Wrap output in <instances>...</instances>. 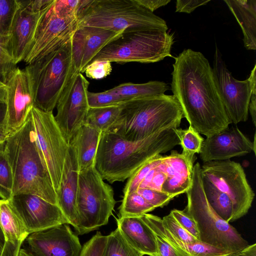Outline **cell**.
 Wrapping results in <instances>:
<instances>
[{"mask_svg": "<svg viewBox=\"0 0 256 256\" xmlns=\"http://www.w3.org/2000/svg\"><path fill=\"white\" fill-rule=\"evenodd\" d=\"M6 241L2 233V232L0 228V256H2L4 250Z\"/></svg>", "mask_w": 256, "mask_h": 256, "instance_id": "db71d44e", "label": "cell"}, {"mask_svg": "<svg viewBox=\"0 0 256 256\" xmlns=\"http://www.w3.org/2000/svg\"><path fill=\"white\" fill-rule=\"evenodd\" d=\"M155 208L135 191L124 194L119 207V214L121 218L140 217Z\"/></svg>", "mask_w": 256, "mask_h": 256, "instance_id": "4dcf8cb0", "label": "cell"}, {"mask_svg": "<svg viewBox=\"0 0 256 256\" xmlns=\"http://www.w3.org/2000/svg\"><path fill=\"white\" fill-rule=\"evenodd\" d=\"M254 151L256 154V134L254 142L246 137L236 126L221 131L204 140L200 157L204 162L230 160Z\"/></svg>", "mask_w": 256, "mask_h": 256, "instance_id": "ac0fdd59", "label": "cell"}, {"mask_svg": "<svg viewBox=\"0 0 256 256\" xmlns=\"http://www.w3.org/2000/svg\"><path fill=\"white\" fill-rule=\"evenodd\" d=\"M88 99L90 108H100L118 105L130 100L112 93L108 90L100 92L88 91Z\"/></svg>", "mask_w": 256, "mask_h": 256, "instance_id": "d590c367", "label": "cell"}, {"mask_svg": "<svg viewBox=\"0 0 256 256\" xmlns=\"http://www.w3.org/2000/svg\"><path fill=\"white\" fill-rule=\"evenodd\" d=\"M202 182L206 199L214 211L226 222H232L234 210L230 198L202 176Z\"/></svg>", "mask_w": 256, "mask_h": 256, "instance_id": "f1b7e54d", "label": "cell"}, {"mask_svg": "<svg viewBox=\"0 0 256 256\" xmlns=\"http://www.w3.org/2000/svg\"><path fill=\"white\" fill-rule=\"evenodd\" d=\"M174 131L180 140L182 151V154L190 162L194 164L195 154H200L204 139L192 128L186 129L176 128Z\"/></svg>", "mask_w": 256, "mask_h": 256, "instance_id": "1f68e13d", "label": "cell"}, {"mask_svg": "<svg viewBox=\"0 0 256 256\" xmlns=\"http://www.w3.org/2000/svg\"><path fill=\"white\" fill-rule=\"evenodd\" d=\"M72 39L24 68L32 86L34 106L38 109L52 112L64 88L75 74Z\"/></svg>", "mask_w": 256, "mask_h": 256, "instance_id": "8992f818", "label": "cell"}, {"mask_svg": "<svg viewBox=\"0 0 256 256\" xmlns=\"http://www.w3.org/2000/svg\"><path fill=\"white\" fill-rule=\"evenodd\" d=\"M106 241V236L97 232L82 246L79 256H102Z\"/></svg>", "mask_w": 256, "mask_h": 256, "instance_id": "ab89813d", "label": "cell"}, {"mask_svg": "<svg viewBox=\"0 0 256 256\" xmlns=\"http://www.w3.org/2000/svg\"><path fill=\"white\" fill-rule=\"evenodd\" d=\"M240 26L245 48L256 50V0H224Z\"/></svg>", "mask_w": 256, "mask_h": 256, "instance_id": "484cf974", "label": "cell"}, {"mask_svg": "<svg viewBox=\"0 0 256 256\" xmlns=\"http://www.w3.org/2000/svg\"><path fill=\"white\" fill-rule=\"evenodd\" d=\"M172 66L171 89L190 126L206 138L228 128L231 122L204 55L184 50L175 58Z\"/></svg>", "mask_w": 256, "mask_h": 256, "instance_id": "6da1fadb", "label": "cell"}, {"mask_svg": "<svg viewBox=\"0 0 256 256\" xmlns=\"http://www.w3.org/2000/svg\"><path fill=\"white\" fill-rule=\"evenodd\" d=\"M163 161L167 177L162 190L174 198L186 192L192 184L194 164L175 150L164 156Z\"/></svg>", "mask_w": 256, "mask_h": 256, "instance_id": "7402d4cb", "label": "cell"}, {"mask_svg": "<svg viewBox=\"0 0 256 256\" xmlns=\"http://www.w3.org/2000/svg\"><path fill=\"white\" fill-rule=\"evenodd\" d=\"M131 246L117 228L106 236V241L102 256H143Z\"/></svg>", "mask_w": 256, "mask_h": 256, "instance_id": "d6a6232c", "label": "cell"}, {"mask_svg": "<svg viewBox=\"0 0 256 256\" xmlns=\"http://www.w3.org/2000/svg\"><path fill=\"white\" fill-rule=\"evenodd\" d=\"M116 222L122 236L134 249L144 255H156L155 236L141 217H120Z\"/></svg>", "mask_w": 256, "mask_h": 256, "instance_id": "cb8c5ba5", "label": "cell"}, {"mask_svg": "<svg viewBox=\"0 0 256 256\" xmlns=\"http://www.w3.org/2000/svg\"><path fill=\"white\" fill-rule=\"evenodd\" d=\"M162 223L164 228L170 234L185 243L200 241L184 228L170 213L162 218Z\"/></svg>", "mask_w": 256, "mask_h": 256, "instance_id": "f35d334b", "label": "cell"}, {"mask_svg": "<svg viewBox=\"0 0 256 256\" xmlns=\"http://www.w3.org/2000/svg\"><path fill=\"white\" fill-rule=\"evenodd\" d=\"M16 64L10 51L8 42L0 41V82L4 85Z\"/></svg>", "mask_w": 256, "mask_h": 256, "instance_id": "8d00e7d4", "label": "cell"}, {"mask_svg": "<svg viewBox=\"0 0 256 256\" xmlns=\"http://www.w3.org/2000/svg\"><path fill=\"white\" fill-rule=\"evenodd\" d=\"M6 138L3 134L0 132V154L4 152Z\"/></svg>", "mask_w": 256, "mask_h": 256, "instance_id": "11a10c76", "label": "cell"}, {"mask_svg": "<svg viewBox=\"0 0 256 256\" xmlns=\"http://www.w3.org/2000/svg\"><path fill=\"white\" fill-rule=\"evenodd\" d=\"M88 86L89 82L82 73L74 74L56 104L54 118L68 144L83 125L90 108Z\"/></svg>", "mask_w": 256, "mask_h": 256, "instance_id": "5bb4252c", "label": "cell"}, {"mask_svg": "<svg viewBox=\"0 0 256 256\" xmlns=\"http://www.w3.org/2000/svg\"><path fill=\"white\" fill-rule=\"evenodd\" d=\"M164 156L160 154L152 158L141 166L132 176L126 184L124 190V194L136 191L148 174L154 168L159 165L162 161Z\"/></svg>", "mask_w": 256, "mask_h": 256, "instance_id": "e575fe53", "label": "cell"}, {"mask_svg": "<svg viewBox=\"0 0 256 256\" xmlns=\"http://www.w3.org/2000/svg\"><path fill=\"white\" fill-rule=\"evenodd\" d=\"M116 204L112 188L104 182L95 166L78 172L77 234H87L106 224Z\"/></svg>", "mask_w": 256, "mask_h": 256, "instance_id": "30bf717a", "label": "cell"}, {"mask_svg": "<svg viewBox=\"0 0 256 256\" xmlns=\"http://www.w3.org/2000/svg\"><path fill=\"white\" fill-rule=\"evenodd\" d=\"M210 0H177L176 12L190 14L197 8L207 4Z\"/></svg>", "mask_w": 256, "mask_h": 256, "instance_id": "bcb514c9", "label": "cell"}, {"mask_svg": "<svg viewBox=\"0 0 256 256\" xmlns=\"http://www.w3.org/2000/svg\"><path fill=\"white\" fill-rule=\"evenodd\" d=\"M11 199L29 234L56 226L68 224L58 204L33 194H18Z\"/></svg>", "mask_w": 256, "mask_h": 256, "instance_id": "e0dca14e", "label": "cell"}, {"mask_svg": "<svg viewBox=\"0 0 256 256\" xmlns=\"http://www.w3.org/2000/svg\"><path fill=\"white\" fill-rule=\"evenodd\" d=\"M6 104L0 103V132L2 134H3V126L6 116Z\"/></svg>", "mask_w": 256, "mask_h": 256, "instance_id": "816d5d0a", "label": "cell"}, {"mask_svg": "<svg viewBox=\"0 0 256 256\" xmlns=\"http://www.w3.org/2000/svg\"><path fill=\"white\" fill-rule=\"evenodd\" d=\"M22 244H12L6 242L5 246L1 256H18Z\"/></svg>", "mask_w": 256, "mask_h": 256, "instance_id": "c3c4849f", "label": "cell"}, {"mask_svg": "<svg viewBox=\"0 0 256 256\" xmlns=\"http://www.w3.org/2000/svg\"><path fill=\"white\" fill-rule=\"evenodd\" d=\"M6 86V111L3 134L8 137L18 130L26 122L34 106V96L25 69L17 67L10 74Z\"/></svg>", "mask_w": 256, "mask_h": 256, "instance_id": "9a60e30c", "label": "cell"}, {"mask_svg": "<svg viewBox=\"0 0 256 256\" xmlns=\"http://www.w3.org/2000/svg\"><path fill=\"white\" fill-rule=\"evenodd\" d=\"M18 0H0V41L8 42Z\"/></svg>", "mask_w": 256, "mask_h": 256, "instance_id": "836d02e7", "label": "cell"}, {"mask_svg": "<svg viewBox=\"0 0 256 256\" xmlns=\"http://www.w3.org/2000/svg\"><path fill=\"white\" fill-rule=\"evenodd\" d=\"M166 177L165 164L162 160V162L154 168L153 176L146 188L162 191V186Z\"/></svg>", "mask_w": 256, "mask_h": 256, "instance_id": "ee69618b", "label": "cell"}, {"mask_svg": "<svg viewBox=\"0 0 256 256\" xmlns=\"http://www.w3.org/2000/svg\"><path fill=\"white\" fill-rule=\"evenodd\" d=\"M30 115L38 148L57 192L70 145L52 112H44L34 106Z\"/></svg>", "mask_w": 256, "mask_h": 256, "instance_id": "7c38bea8", "label": "cell"}, {"mask_svg": "<svg viewBox=\"0 0 256 256\" xmlns=\"http://www.w3.org/2000/svg\"><path fill=\"white\" fill-rule=\"evenodd\" d=\"M168 90L167 84L154 80L142 84L124 83L108 90L123 98L132 99L164 94Z\"/></svg>", "mask_w": 256, "mask_h": 256, "instance_id": "83f0119b", "label": "cell"}, {"mask_svg": "<svg viewBox=\"0 0 256 256\" xmlns=\"http://www.w3.org/2000/svg\"><path fill=\"white\" fill-rule=\"evenodd\" d=\"M120 105V114L107 131L129 140L144 139L164 129L178 128L184 118L182 108L173 95L132 98Z\"/></svg>", "mask_w": 256, "mask_h": 256, "instance_id": "277c9868", "label": "cell"}, {"mask_svg": "<svg viewBox=\"0 0 256 256\" xmlns=\"http://www.w3.org/2000/svg\"><path fill=\"white\" fill-rule=\"evenodd\" d=\"M136 192L156 208L166 206L174 198L162 191L148 188H140Z\"/></svg>", "mask_w": 256, "mask_h": 256, "instance_id": "60d3db41", "label": "cell"}, {"mask_svg": "<svg viewBox=\"0 0 256 256\" xmlns=\"http://www.w3.org/2000/svg\"><path fill=\"white\" fill-rule=\"evenodd\" d=\"M170 213L184 228L200 240V234L196 222L190 215L184 210L177 209L172 210Z\"/></svg>", "mask_w": 256, "mask_h": 256, "instance_id": "7bdbcfd3", "label": "cell"}, {"mask_svg": "<svg viewBox=\"0 0 256 256\" xmlns=\"http://www.w3.org/2000/svg\"><path fill=\"white\" fill-rule=\"evenodd\" d=\"M152 232L155 236L156 244L157 254L156 256H182L162 236Z\"/></svg>", "mask_w": 256, "mask_h": 256, "instance_id": "f6af8a7d", "label": "cell"}, {"mask_svg": "<svg viewBox=\"0 0 256 256\" xmlns=\"http://www.w3.org/2000/svg\"><path fill=\"white\" fill-rule=\"evenodd\" d=\"M13 178L10 164L4 153L0 154V198H12Z\"/></svg>", "mask_w": 256, "mask_h": 256, "instance_id": "74e56055", "label": "cell"}, {"mask_svg": "<svg viewBox=\"0 0 256 256\" xmlns=\"http://www.w3.org/2000/svg\"><path fill=\"white\" fill-rule=\"evenodd\" d=\"M78 26H95L122 32L129 28L167 32L166 21L136 0H82L78 12Z\"/></svg>", "mask_w": 256, "mask_h": 256, "instance_id": "5b68a950", "label": "cell"}, {"mask_svg": "<svg viewBox=\"0 0 256 256\" xmlns=\"http://www.w3.org/2000/svg\"><path fill=\"white\" fill-rule=\"evenodd\" d=\"M122 32H116L91 26H78L72 39L74 74L84 72L86 66L96 54Z\"/></svg>", "mask_w": 256, "mask_h": 256, "instance_id": "d6986e66", "label": "cell"}, {"mask_svg": "<svg viewBox=\"0 0 256 256\" xmlns=\"http://www.w3.org/2000/svg\"><path fill=\"white\" fill-rule=\"evenodd\" d=\"M248 112H250L252 122L256 126V90L252 92L248 106Z\"/></svg>", "mask_w": 256, "mask_h": 256, "instance_id": "f907efd6", "label": "cell"}, {"mask_svg": "<svg viewBox=\"0 0 256 256\" xmlns=\"http://www.w3.org/2000/svg\"><path fill=\"white\" fill-rule=\"evenodd\" d=\"M175 128L164 129L138 140H126L110 131L102 132L96 169L110 184L124 182L152 158L180 145Z\"/></svg>", "mask_w": 256, "mask_h": 256, "instance_id": "7a4b0ae2", "label": "cell"}, {"mask_svg": "<svg viewBox=\"0 0 256 256\" xmlns=\"http://www.w3.org/2000/svg\"><path fill=\"white\" fill-rule=\"evenodd\" d=\"M8 40L10 51L16 64L23 61L30 46L41 15L42 10L35 11L25 0H18Z\"/></svg>", "mask_w": 256, "mask_h": 256, "instance_id": "ffe728a7", "label": "cell"}, {"mask_svg": "<svg viewBox=\"0 0 256 256\" xmlns=\"http://www.w3.org/2000/svg\"><path fill=\"white\" fill-rule=\"evenodd\" d=\"M22 244L32 256H79V238L68 224H64L30 234Z\"/></svg>", "mask_w": 256, "mask_h": 256, "instance_id": "2e32d148", "label": "cell"}, {"mask_svg": "<svg viewBox=\"0 0 256 256\" xmlns=\"http://www.w3.org/2000/svg\"><path fill=\"white\" fill-rule=\"evenodd\" d=\"M212 69L218 90L231 123L246 122L250 99L252 92L256 90V64L247 79L238 80L226 68L216 46Z\"/></svg>", "mask_w": 256, "mask_h": 256, "instance_id": "4fadbf2b", "label": "cell"}, {"mask_svg": "<svg viewBox=\"0 0 256 256\" xmlns=\"http://www.w3.org/2000/svg\"><path fill=\"white\" fill-rule=\"evenodd\" d=\"M186 193L187 204L184 210L196 222L200 241L232 252L248 245L236 228L220 218L210 205L198 162L193 166L192 184Z\"/></svg>", "mask_w": 256, "mask_h": 256, "instance_id": "52a82bcc", "label": "cell"}, {"mask_svg": "<svg viewBox=\"0 0 256 256\" xmlns=\"http://www.w3.org/2000/svg\"><path fill=\"white\" fill-rule=\"evenodd\" d=\"M141 218L152 232L162 236L182 256H226L232 253L201 241L186 244L178 240L164 228L162 218L157 216L148 213Z\"/></svg>", "mask_w": 256, "mask_h": 256, "instance_id": "603a6c76", "label": "cell"}, {"mask_svg": "<svg viewBox=\"0 0 256 256\" xmlns=\"http://www.w3.org/2000/svg\"><path fill=\"white\" fill-rule=\"evenodd\" d=\"M18 256H32L24 249L20 248Z\"/></svg>", "mask_w": 256, "mask_h": 256, "instance_id": "9f6ffc18", "label": "cell"}, {"mask_svg": "<svg viewBox=\"0 0 256 256\" xmlns=\"http://www.w3.org/2000/svg\"><path fill=\"white\" fill-rule=\"evenodd\" d=\"M200 170L202 177L230 199L234 210L232 222L248 213L254 194L240 163L230 159L210 161L204 162Z\"/></svg>", "mask_w": 256, "mask_h": 256, "instance_id": "8fae6325", "label": "cell"}, {"mask_svg": "<svg viewBox=\"0 0 256 256\" xmlns=\"http://www.w3.org/2000/svg\"><path fill=\"white\" fill-rule=\"evenodd\" d=\"M0 86H5L0 82Z\"/></svg>", "mask_w": 256, "mask_h": 256, "instance_id": "6f0895ef", "label": "cell"}, {"mask_svg": "<svg viewBox=\"0 0 256 256\" xmlns=\"http://www.w3.org/2000/svg\"><path fill=\"white\" fill-rule=\"evenodd\" d=\"M6 86H0V103L6 102Z\"/></svg>", "mask_w": 256, "mask_h": 256, "instance_id": "f5cc1de1", "label": "cell"}, {"mask_svg": "<svg viewBox=\"0 0 256 256\" xmlns=\"http://www.w3.org/2000/svg\"><path fill=\"white\" fill-rule=\"evenodd\" d=\"M81 0H52L42 11L23 61L28 64L68 42L78 26Z\"/></svg>", "mask_w": 256, "mask_h": 256, "instance_id": "9c48e42d", "label": "cell"}, {"mask_svg": "<svg viewBox=\"0 0 256 256\" xmlns=\"http://www.w3.org/2000/svg\"><path fill=\"white\" fill-rule=\"evenodd\" d=\"M226 256H256V244H248L244 248L233 252Z\"/></svg>", "mask_w": 256, "mask_h": 256, "instance_id": "681fc988", "label": "cell"}, {"mask_svg": "<svg viewBox=\"0 0 256 256\" xmlns=\"http://www.w3.org/2000/svg\"><path fill=\"white\" fill-rule=\"evenodd\" d=\"M78 178V169L76 156L73 149L70 146L56 194L58 206L68 224L72 226L75 230L78 224L76 200Z\"/></svg>", "mask_w": 256, "mask_h": 256, "instance_id": "44dd1931", "label": "cell"}, {"mask_svg": "<svg viewBox=\"0 0 256 256\" xmlns=\"http://www.w3.org/2000/svg\"><path fill=\"white\" fill-rule=\"evenodd\" d=\"M140 6L154 13L158 8L164 6L170 2V0H136Z\"/></svg>", "mask_w": 256, "mask_h": 256, "instance_id": "7dc6e473", "label": "cell"}, {"mask_svg": "<svg viewBox=\"0 0 256 256\" xmlns=\"http://www.w3.org/2000/svg\"><path fill=\"white\" fill-rule=\"evenodd\" d=\"M174 42L172 34L158 30L140 28L124 30L109 42L94 58V60L152 63L170 54Z\"/></svg>", "mask_w": 256, "mask_h": 256, "instance_id": "ba28073f", "label": "cell"}, {"mask_svg": "<svg viewBox=\"0 0 256 256\" xmlns=\"http://www.w3.org/2000/svg\"><path fill=\"white\" fill-rule=\"evenodd\" d=\"M120 109V104L105 107L90 108L84 124L92 126L102 132L107 131L117 120Z\"/></svg>", "mask_w": 256, "mask_h": 256, "instance_id": "f546056e", "label": "cell"}, {"mask_svg": "<svg viewBox=\"0 0 256 256\" xmlns=\"http://www.w3.org/2000/svg\"><path fill=\"white\" fill-rule=\"evenodd\" d=\"M0 228L6 241L14 244H22L29 235L11 198L0 200Z\"/></svg>", "mask_w": 256, "mask_h": 256, "instance_id": "4316f807", "label": "cell"}, {"mask_svg": "<svg viewBox=\"0 0 256 256\" xmlns=\"http://www.w3.org/2000/svg\"><path fill=\"white\" fill-rule=\"evenodd\" d=\"M102 134L100 130L84 124L69 144L74 151L78 172L95 166Z\"/></svg>", "mask_w": 256, "mask_h": 256, "instance_id": "d4e9b609", "label": "cell"}, {"mask_svg": "<svg viewBox=\"0 0 256 256\" xmlns=\"http://www.w3.org/2000/svg\"><path fill=\"white\" fill-rule=\"evenodd\" d=\"M112 70L111 62L109 60H94L86 66L84 72L88 78L98 80L106 77Z\"/></svg>", "mask_w": 256, "mask_h": 256, "instance_id": "b9f144b4", "label": "cell"}, {"mask_svg": "<svg viewBox=\"0 0 256 256\" xmlns=\"http://www.w3.org/2000/svg\"><path fill=\"white\" fill-rule=\"evenodd\" d=\"M4 153L12 174V197L33 194L58 204L56 192L36 142L30 113L23 126L6 138Z\"/></svg>", "mask_w": 256, "mask_h": 256, "instance_id": "3957f363", "label": "cell"}]
</instances>
